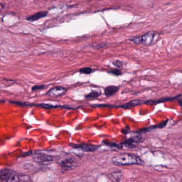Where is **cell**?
<instances>
[{
    "label": "cell",
    "instance_id": "3957f363",
    "mask_svg": "<svg viewBox=\"0 0 182 182\" xmlns=\"http://www.w3.org/2000/svg\"><path fill=\"white\" fill-rule=\"evenodd\" d=\"M58 163L59 164L63 172L68 170H72L78 166L77 159L74 156L67 154L58 160Z\"/></svg>",
    "mask_w": 182,
    "mask_h": 182
},
{
    "label": "cell",
    "instance_id": "277c9868",
    "mask_svg": "<svg viewBox=\"0 0 182 182\" xmlns=\"http://www.w3.org/2000/svg\"><path fill=\"white\" fill-rule=\"evenodd\" d=\"M33 160L40 165H48L53 162L54 159L50 156L43 153H38L33 155Z\"/></svg>",
    "mask_w": 182,
    "mask_h": 182
},
{
    "label": "cell",
    "instance_id": "8992f818",
    "mask_svg": "<svg viewBox=\"0 0 182 182\" xmlns=\"http://www.w3.org/2000/svg\"><path fill=\"white\" fill-rule=\"evenodd\" d=\"M70 146L76 149H80L84 152H94L98 149L99 146L90 144H71Z\"/></svg>",
    "mask_w": 182,
    "mask_h": 182
},
{
    "label": "cell",
    "instance_id": "ffe728a7",
    "mask_svg": "<svg viewBox=\"0 0 182 182\" xmlns=\"http://www.w3.org/2000/svg\"><path fill=\"white\" fill-rule=\"evenodd\" d=\"M113 64L118 67H121L123 66V63L120 60H117L115 62L113 63Z\"/></svg>",
    "mask_w": 182,
    "mask_h": 182
},
{
    "label": "cell",
    "instance_id": "2e32d148",
    "mask_svg": "<svg viewBox=\"0 0 182 182\" xmlns=\"http://www.w3.org/2000/svg\"><path fill=\"white\" fill-rule=\"evenodd\" d=\"M79 72L81 73H84L86 74H90L93 72V69L90 67H85V68H83V69H80Z\"/></svg>",
    "mask_w": 182,
    "mask_h": 182
},
{
    "label": "cell",
    "instance_id": "5bb4252c",
    "mask_svg": "<svg viewBox=\"0 0 182 182\" xmlns=\"http://www.w3.org/2000/svg\"><path fill=\"white\" fill-rule=\"evenodd\" d=\"M102 95V93H100L99 91H98L97 90H93L90 93L87 94L85 96L86 98H96L98 97L99 96Z\"/></svg>",
    "mask_w": 182,
    "mask_h": 182
},
{
    "label": "cell",
    "instance_id": "8fae6325",
    "mask_svg": "<svg viewBox=\"0 0 182 182\" xmlns=\"http://www.w3.org/2000/svg\"><path fill=\"white\" fill-rule=\"evenodd\" d=\"M168 121V120H166V121H164V123H161L158 124V125H153V126H151V127H149V128H145L141 129L140 130H138V131H137V132H138V133L144 132L152 131L153 130H155V129H161L162 128H164V127L167 125Z\"/></svg>",
    "mask_w": 182,
    "mask_h": 182
},
{
    "label": "cell",
    "instance_id": "4fadbf2b",
    "mask_svg": "<svg viewBox=\"0 0 182 182\" xmlns=\"http://www.w3.org/2000/svg\"><path fill=\"white\" fill-rule=\"evenodd\" d=\"M119 88L115 86H110L104 89V93L106 97H111L118 91Z\"/></svg>",
    "mask_w": 182,
    "mask_h": 182
},
{
    "label": "cell",
    "instance_id": "7402d4cb",
    "mask_svg": "<svg viewBox=\"0 0 182 182\" xmlns=\"http://www.w3.org/2000/svg\"><path fill=\"white\" fill-rule=\"evenodd\" d=\"M4 8V5L2 3H0V11H2Z\"/></svg>",
    "mask_w": 182,
    "mask_h": 182
},
{
    "label": "cell",
    "instance_id": "5b68a950",
    "mask_svg": "<svg viewBox=\"0 0 182 182\" xmlns=\"http://www.w3.org/2000/svg\"><path fill=\"white\" fill-rule=\"evenodd\" d=\"M143 140V138L140 135H137L132 137L129 138L121 143L123 146H125L127 148H135Z\"/></svg>",
    "mask_w": 182,
    "mask_h": 182
},
{
    "label": "cell",
    "instance_id": "7a4b0ae2",
    "mask_svg": "<svg viewBox=\"0 0 182 182\" xmlns=\"http://www.w3.org/2000/svg\"><path fill=\"white\" fill-rule=\"evenodd\" d=\"M0 181L4 182H19L30 181V176L17 173L14 170L9 168H4L0 170Z\"/></svg>",
    "mask_w": 182,
    "mask_h": 182
},
{
    "label": "cell",
    "instance_id": "30bf717a",
    "mask_svg": "<svg viewBox=\"0 0 182 182\" xmlns=\"http://www.w3.org/2000/svg\"><path fill=\"white\" fill-rule=\"evenodd\" d=\"M145 103H146V102L144 101H142V100H140V99H136V100L130 101V102H128L127 103H125V104L122 105L121 106H119V107L125 108V109H129V108L135 107L136 106L145 104Z\"/></svg>",
    "mask_w": 182,
    "mask_h": 182
},
{
    "label": "cell",
    "instance_id": "d6986e66",
    "mask_svg": "<svg viewBox=\"0 0 182 182\" xmlns=\"http://www.w3.org/2000/svg\"><path fill=\"white\" fill-rule=\"evenodd\" d=\"M45 86H43V85H37V86H34V87H32V90L33 91H36V90H40L42 89L43 88H45Z\"/></svg>",
    "mask_w": 182,
    "mask_h": 182
},
{
    "label": "cell",
    "instance_id": "6da1fadb",
    "mask_svg": "<svg viewBox=\"0 0 182 182\" xmlns=\"http://www.w3.org/2000/svg\"><path fill=\"white\" fill-rule=\"evenodd\" d=\"M112 161L114 164L117 166L143 164H144V161L137 155L128 153L114 155L112 159Z\"/></svg>",
    "mask_w": 182,
    "mask_h": 182
},
{
    "label": "cell",
    "instance_id": "9c48e42d",
    "mask_svg": "<svg viewBox=\"0 0 182 182\" xmlns=\"http://www.w3.org/2000/svg\"><path fill=\"white\" fill-rule=\"evenodd\" d=\"M47 15H48V12L45 11L38 12L35 13V14H34V15H31L30 16L27 17L26 19L28 21L33 22V21H38L41 18H44L45 17H46Z\"/></svg>",
    "mask_w": 182,
    "mask_h": 182
},
{
    "label": "cell",
    "instance_id": "44dd1931",
    "mask_svg": "<svg viewBox=\"0 0 182 182\" xmlns=\"http://www.w3.org/2000/svg\"><path fill=\"white\" fill-rule=\"evenodd\" d=\"M130 130V128L129 127H125V128L122 129V132L124 134H127Z\"/></svg>",
    "mask_w": 182,
    "mask_h": 182
},
{
    "label": "cell",
    "instance_id": "9a60e30c",
    "mask_svg": "<svg viewBox=\"0 0 182 182\" xmlns=\"http://www.w3.org/2000/svg\"><path fill=\"white\" fill-rule=\"evenodd\" d=\"M103 143L105 145H108V146H110V147H117V149H121L123 146L121 144H118L115 143H113V142L108 141V140H104V141H103Z\"/></svg>",
    "mask_w": 182,
    "mask_h": 182
},
{
    "label": "cell",
    "instance_id": "e0dca14e",
    "mask_svg": "<svg viewBox=\"0 0 182 182\" xmlns=\"http://www.w3.org/2000/svg\"><path fill=\"white\" fill-rule=\"evenodd\" d=\"M108 72L110 74L114 75H117V76H119L120 75L122 74V72L119 69H114L112 70L109 71Z\"/></svg>",
    "mask_w": 182,
    "mask_h": 182
},
{
    "label": "cell",
    "instance_id": "ac0fdd59",
    "mask_svg": "<svg viewBox=\"0 0 182 182\" xmlns=\"http://www.w3.org/2000/svg\"><path fill=\"white\" fill-rule=\"evenodd\" d=\"M131 41L132 42H134L136 44H140L141 43V38L140 36H135L134 38H132V39H130Z\"/></svg>",
    "mask_w": 182,
    "mask_h": 182
},
{
    "label": "cell",
    "instance_id": "52a82bcc",
    "mask_svg": "<svg viewBox=\"0 0 182 182\" xmlns=\"http://www.w3.org/2000/svg\"><path fill=\"white\" fill-rule=\"evenodd\" d=\"M155 35L156 32L154 31H149V32L144 34L142 36H140L141 43H143L146 46L151 45Z\"/></svg>",
    "mask_w": 182,
    "mask_h": 182
},
{
    "label": "cell",
    "instance_id": "ba28073f",
    "mask_svg": "<svg viewBox=\"0 0 182 182\" xmlns=\"http://www.w3.org/2000/svg\"><path fill=\"white\" fill-rule=\"evenodd\" d=\"M67 89L65 87L57 86L49 90L47 94L51 97H57L64 95Z\"/></svg>",
    "mask_w": 182,
    "mask_h": 182
},
{
    "label": "cell",
    "instance_id": "7c38bea8",
    "mask_svg": "<svg viewBox=\"0 0 182 182\" xmlns=\"http://www.w3.org/2000/svg\"><path fill=\"white\" fill-rule=\"evenodd\" d=\"M109 178L114 182H120L123 179V175L121 172L117 171L108 175Z\"/></svg>",
    "mask_w": 182,
    "mask_h": 182
}]
</instances>
